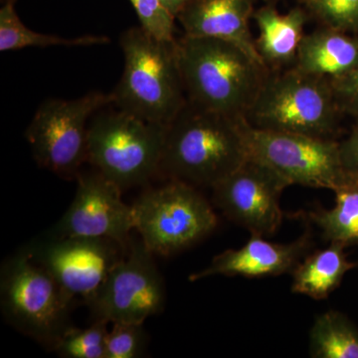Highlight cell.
I'll return each instance as SVG.
<instances>
[{"label": "cell", "mask_w": 358, "mask_h": 358, "mask_svg": "<svg viewBox=\"0 0 358 358\" xmlns=\"http://www.w3.org/2000/svg\"><path fill=\"white\" fill-rule=\"evenodd\" d=\"M169 126L120 110L99 115L88 131V162L122 189L159 173Z\"/></svg>", "instance_id": "8992f818"}, {"label": "cell", "mask_w": 358, "mask_h": 358, "mask_svg": "<svg viewBox=\"0 0 358 358\" xmlns=\"http://www.w3.org/2000/svg\"><path fill=\"white\" fill-rule=\"evenodd\" d=\"M312 247L310 229L288 244L274 243L260 235H252L241 248L225 250L214 257L210 265L190 275L189 281L196 282L213 275H241L253 279L292 273Z\"/></svg>", "instance_id": "5bb4252c"}, {"label": "cell", "mask_w": 358, "mask_h": 358, "mask_svg": "<svg viewBox=\"0 0 358 358\" xmlns=\"http://www.w3.org/2000/svg\"><path fill=\"white\" fill-rule=\"evenodd\" d=\"M122 189L101 173L78 176L75 199L52 232V237L105 238L131 244L133 206L122 199Z\"/></svg>", "instance_id": "4fadbf2b"}, {"label": "cell", "mask_w": 358, "mask_h": 358, "mask_svg": "<svg viewBox=\"0 0 358 358\" xmlns=\"http://www.w3.org/2000/svg\"><path fill=\"white\" fill-rule=\"evenodd\" d=\"M0 299L4 317L15 329L51 348L72 327L70 313L76 301L28 250L2 267Z\"/></svg>", "instance_id": "5b68a950"}, {"label": "cell", "mask_w": 358, "mask_h": 358, "mask_svg": "<svg viewBox=\"0 0 358 358\" xmlns=\"http://www.w3.org/2000/svg\"><path fill=\"white\" fill-rule=\"evenodd\" d=\"M294 67L331 80L358 67V35L324 27L305 34Z\"/></svg>", "instance_id": "2e32d148"}, {"label": "cell", "mask_w": 358, "mask_h": 358, "mask_svg": "<svg viewBox=\"0 0 358 358\" xmlns=\"http://www.w3.org/2000/svg\"><path fill=\"white\" fill-rule=\"evenodd\" d=\"M112 103V94L91 92L75 100H49L40 106L26 131L36 162L58 176H76L88 162L89 117Z\"/></svg>", "instance_id": "ba28073f"}, {"label": "cell", "mask_w": 358, "mask_h": 358, "mask_svg": "<svg viewBox=\"0 0 358 358\" xmlns=\"http://www.w3.org/2000/svg\"><path fill=\"white\" fill-rule=\"evenodd\" d=\"M253 14L252 0H189L176 20L185 35L232 42L266 67L250 31Z\"/></svg>", "instance_id": "9a60e30c"}, {"label": "cell", "mask_w": 358, "mask_h": 358, "mask_svg": "<svg viewBox=\"0 0 358 358\" xmlns=\"http://www.w3.org/2000/svg\"><path fill=\"white\" fill-rule=\"evenodd\" d=\"M176 51L187 100L232 117H245L270 71L226 40L185 35Z\"/></svg>", "instance_id": "7a4b0ae2"}, {"label": "cell", "mask_w": 358, "mask_h": 358, "mask_svg": "<svg viewBox=\"0 0 358 358\" xmlns=\"http://www.w3.org/2000/svg\"><path fill=\"white\" fill-rule=\"evenodd\" d=\"M134 230L155 255L171 256L192 246L215 230L210 203L194 186L171 180L147 190L134 201Z\"/></svg>", "instance_id": "52a82bcc"}, {"label": "cell", "mask_w": 358, "mask_h": 358, "mask_svg": "<svg viewBox=\"0 0 358 358\" xmlns=\"http://www.w3.org/2000/svg\"><path fill=\"white\" fill-rule=\"evenodd\" d=\"M341 115L331 82L293 66L268 71L244 119L254 129L334 138Z\"/></svg>", "instance_id": "277c9868"}, {"label": "cell", "mask_w": 358, "mask_h": 358, "mask_svg": "<svg viewBox=\"0 0 358 358\" xmlns=\"http://www.w3.org/2000/svg\"><path fill=\"white\" fill-rule=\"evenodd\" d=\"M244 117L187 101L167 128L159 173L194 187L213 188L249 157Z\"/></svg>", "instance_id": "6da1fadb"}, {"label": "cell", "mask_w": 358, "mask_h": 358, "mask_svg": "<svg viewBox=\"0 0 358 358\" xmlns=\"http://www.w3.org/2000/svg\"><path fill=\"white\" fill-rule=\"evenodd\" d=\"M140 20L141 27L159 41H174L176 16L159 0H129Z\"/></svg>", "instance_id": "d4e9b609"}, {"label": "cell", "mask_w": 358, "mask_h": 358, "mask_svg": "<svg viewBox=\"0 0 358 358\" xmlns=\"http://www.w3.org/2000/svg\"><path fill=\"white\" fill-rule=\"evenodd\" d=\"M303 2L324 27L358 35V0H303Z\"/></svg>", "instance_id": "603a6c76"}, {"label": "cell", "mask_w": 358, "mask_h": 358, "mask_svg": "<svg viewBox=\"0 0 358 358\" xmlns=\"http://www.w3.org/2000/svg\"><path fill=\"white\" fill-rule=\"evenodd\" d=\"M245 140L249 157L274 169L289 185L334 192L352 176L343 166L339 141L334 138L264 131L246 122Z\"/></svg>", "instance_id": "9c48e42d"}, {"label": "cell", "mask_w": 358, "mask_h": 358, "mask_svg": "<svg viewBox=\"0 0 358 358\" xmlns=\"http://www.w3.org/2000/svg\"><path fill=\"white\" fill-rule=\"evenodd\" d=\"M310 355L315 358H358V329L338 310L317 315L310 331Z\"/></svg>", "instance_id": "ffe728a7"}, {"label": "cell", "mask_w": 358, "mask_h": 358, "mask_svg": "<svg viewBox=\"0 0 358 358\" xmlns=\"http://www.w3.org/2000/svg\"><path fill=\"white\" fill-rule=\"evenodd\" d=\"M128 249L105 238L50 236L27 250L71 298L87 303Z\"/></svg>", "instance_id": "8fae6325"}, {"label": "cell", "mask_w": 358, "mask_h": 358, "mask_svg": "<svg viewBox=\"0 0 358 358\" xmlns=\"http://www.w3.org/2000/svg\"><path fill=\"white\" fill-rule=\"evenodd\" d=\"M334 99L341 114L358 119V67L345 76L331 80Z\"/></svg>", "instance_id": "484cf974"}, {"label": "cell", "mask_w": 358, "mask_h": 358, "mask_svg": "<svg viewBox=\"0 0 358 358\" xmlns=\"http://www.w3.org/2000/svg\"><path fill=\"white\" fill-rule=\"evenodd\" d=\"M107 322L94 320L86 329L71 327L52 346L59 357L65 358H106Z\"/></svg>", "instance_id": "7402d4cb"}, {"label": "cell", "mask_w": 358, "mask_h": 358, "mask_svg": "<svg viewBox=\"0 0 358 358\" xmlns=\"http://www.w3.org/2000/svg\"><path fill=\"white\" fill-rule=\"evenodd\" d=\"M253 18L259 29L257 50L266 67L272 71L293 67L305 36L307 13L296 7L281 14L274 7L264 6L254 13Z\"/></svg>", "instance_id": "e0dca14e"}, {"label": "cell", "mask_w": 358, "mask_h": 358, "mask_svg": "<svg viewBox=\"0 0 358 358\" xmlns=\"http://www.w3.org/2000/svg\"><path fill=\"white\" fill-rule=\"evenodd\" d=\"M124 69L112 93L120 110L169 126L187 103L176 40L159 41L141 27L122 33Z\"/></svg>", "instance_id": "3957f363"}, {"label": "cell", "mask_w": 358, "mask_h": 358, "mask_svg": "<svg viewBox=\"0 0 358 358\" xmlns=\"http://www.w3.org/2000/svg\"><path fill=\"white\" fill-rule=\"evenodd\" d=\"M148 336L143 324L115 322L107 336L106 358H136L147 348Z\"/></svg>", "instance_id": "cb8c5ba5"}, {"label": "cell", "mask_w": 358, "mask_h": 358, "mask_svg": "<svg viewBox=\"0 0 358 358\" xmlns=\"http://www.w3.org/2000/svg\"><path fill=\"white\" fill-rule=\"evenodd\" d=\"M346 246L331 242L324 249L308 253L294 267L292 292L310 296L313 300H326L338 288L348 271L357 267L350 262L345 252Z\"/></svg>", "instance_id": "ac0fdd59"}, {"label": "cell", "mask_w": 358, "mask_h": 358, "mask_svg": "<svg viewBox=\"0 0 358 358\" xmlns=\"http://www.w3.org/2000/svg\"><path fill=\"white\" fill-rule=\"evenodd\" d=\"M106 36H86L63 38L56 35L32 31L23 24L15 10V0H6L0 9V51H16L27 47L46 48L52 46H93L109 43Z\"/></svg>", "instance_id": "44dd1931"}, {"label": "cell", "mask_w": 358, "mask_h": 358, "mask_svg": "<svg viewBox=\"0 0 358 358\" xmlns=\"http://www.w3.org/2000/svg\"><path fill=\"white\" fill-rule=\"evenodd\" d=\"M155 256L141 238L131 239L121 262L86 303L94 320L143 324L164 310L166 285Z\"/></svg>", "instance_id": "30bf717a"}, {"label": "cell", "mask_w": 358, "mask_h": 358, "mask_svg": "<svg viewBox=\"0 0 358 358\" xmlns=\"http://www.w3.org/2000/svg\"><path fill=\"white\" fill-rule=\"evenodd\" d=\"M336 205L308 214V221L319 228L326 241L358 246V178H350L334 190Z\"/></svg>", "instance_id": "d6986e66"}, {"label": "cell", "mask_w": 358, "mask_h": 358, "mask_svg": "<svg viewBox=\"0 0 358 358\" xmlns=\"http://www.w3.org/2000/svg\"><path fill=\"white\" fill-rule=\"evenodd\" d=\"M341 160L345 171L358 178V119L345 140L339 141Z\"/></svg>", "instance_id": "4316f807"}, {"label": "cell", "mask_w": 358, "mask_h": 358, "mask_svg": "<svg viewBox=\"0 0 358 358\" xmlns=\"http://www.w3.org/2000/svg\"><path fill=\"white\" fill-rule=\"evenodd\" d=\"M289 183L274 169L249 157L213 190L215 206L251 235H274L282 222L280 206L282 192Z\"/></svg>", "instance_id": "7c38bea8"}, {"label": "cell", "mask_w": 358, "mask_h": 358, "mask_svg": "<svg viewBox=\"0 0 358 358\" xmlns=\"http://www.w3.org/2000/svg\"><path fill=\"white\" fill-rule=\"evenodd\" d=\"M169 13H173L174 16H178L179 11L185 7L189 0H159Z\"/></svg>", "instance_id": "83f0119b"}]
</instances>
